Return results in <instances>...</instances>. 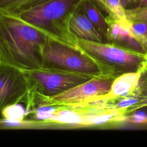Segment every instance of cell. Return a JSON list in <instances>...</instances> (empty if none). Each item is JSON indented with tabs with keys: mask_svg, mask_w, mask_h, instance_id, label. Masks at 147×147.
Segmentation results:
<instances>
[{
	"mask_svg": "<svg viewBox=\"0 0 147 147\" xmlns=\"http://www.w3.org/2000/svg\"><path fill=\"white\" fill-rule=\"evenodd\" d=\"M114 78L111 76L94 77L61 93L40 99L33 109L42 105H63L73 107L84 105L96 98L108 93Z\"/></svg>",
	"mask_w": 147,
	"mask_h": 147,
	"instance_id": "cell-6",
	"label": "cell"
},
{
	"mask_svg": "<svg viewBox=\"0 0 147 147\" xmlns=\"http://www.w3.org/2000/svg\"><path fill=\"white\" fill-rule=\"evenodd\" d=\"M136 3L137 4V6H147V0H135Z\"/></svg>",
	"mask_w": 147,
	"mask_h": 147,
	"instance_id": "cell-19",
	"label": "cell"
},
{
	"mask_svg": "<svg viewBox=\"0 0 147 147\" xmlns=\"http://www.w3.org/2000/svg\"><path fill=\"white\" fill-rule=\"evenodd\" d=\"M143 71H147V53H146V61H145V66Z\"/></svg>",
	"mask_w": 147,
	"mask_h": 147,
	"instance_id": "cell-20",
	"label": "cell"
},
{
	"mask_svg": "<svg viewBox=\"0 0 147 147\" xmlns=\"http://www.w3.org/2000/svg\"><path fill=\"white\" fill-rule=\"evenodd\" d=\"M29 92L24 72L0 63V113L10 105L25 103Z\"/></svg>",
	"mask_w": 147,
	"mask_h": 147,
	"instance_id": "cell-7",
	"label": "cell"
},
{
	"mask_svg": "<svg viewBox=\"0 0 147 147\" xmlns=\"http://www.w3.org/2000/svg\"><path fill=\"white\" fill-rule=\"evenodd\" d=\"M86 0H26L9 14L40 29L50 37L75 47L78 38L70 31L69 22Z\"/></svg>",
	"mask_w": 147,
	"mask_h": 147,
	"instance_id": "cell-2",
	"label": "cell"
},
{
	"mask_svg": "<svg viewBox=\"0 0 147 147\" xmlns=\"http://www.w3.org/2000/svg\"><path fill=\"white\" fill-rule=\"evenodd\" d=\"M24 72L29 87V92L25 102L26 114L40 99L52 96L98 76L50 68Z\"/></svg>",
	"mask_w": 147,
	"mask_h": 147,
	"instance_id": "cell-4",
	"label": "cell"
},
{
	"mask_svg": "<svg viewBox=\"0 0 147 147\" xmlns=\"http://www.w3.org/2000/svg\"><path fill=\"white\" fill-rule=\"evenodd\" d=\"M49 37L9 13H0V63L30 71L42 68V52Z\"/></svg>",
	"mask_w": 147,
	"mask_h": 147,
	"instance_id": "cell-1",
	"label": "cell"
},
{
	"mask_svg": "<svg viewBox=\"0 0 147 147\" xmlns=\"http://www.w3.org/2000/svg\"><path fill=\"white\" fill-rule=\"evenodd\" d=\"M133 36L144 47L147 51V22L144 21H129Z\"/></svg>",
	"mask_w": 147,
	"mask_h": 147,
	"instance_id": "cell-15",
	"label": "cell"
},
{
	"mask_svg": "<svg viewBox=\"0 0 147 147\" xmlns=\"http://www.w3.org/2000/svg\"><path fill=\"white\" fill-rule=\"evenodd\" d=\"M105 20L108 25L107 41H114L113 42L146 53L143 45L133 36L127 19L115 20L107 16Z\"/></svg>",
	"mask_w": 147,
	"mask_h": 147,
	"instance_id": "cell-9",
	"label": "cell"
},
{
	"mask_svg": "<svg viewBox=\"0 0 147 147\" xmlns=\"http://www.w3.org/2000/svg\"><path fill=\"white\" fill-rule=\"evenodd\" d=\"M95 4L99 5L108 16L115 20H126L125 9L120 0H92Z\"/></svg>",
	"mask_w": 147,
	"mask_h": 147,
	"instance_id": "cell-13",
	"label": "cell"
},
{
	"mask_svg": "<svg viewBox=\"0 0 147 147\" xmlns=\"http://www.w3.org/2000/svg\"><path fill=\"white\" fill-rule=\"evenodd\" d=\"M121 2L122 5V6H123V7L125 9L127 8L128 6L133 5V4H136L135 2V0H120Z\"/></svg>",
	"mask_w": 147,
	"mask_h": 147,
	"instance_id": "cell-18",
	"label": "cell"
},
{
	"mask_svg": "<svg viewBox=\"0 0 147 147\" xmlns=\"http://www.w3.org/2000/svg\"><path fill=\"white\" fill-rule=\"evenodd\" d=\"M126 18L129 21H144L147 22V6H136L125 9Z\"/></svg>",
	"mask_w": 147,
	"mask_h": 147,
	"instance_id": "cell-16",
	"label": "cell"
},
{
	"mask_svg": "<svg viewBox=\"0 0 147 147\" xmlns=\"http://www.w3.org/2000/svg\"><path fill=\"white\" fill-rule=\"evenodd\" d=\"M78 43L84 52L115 77L127 72H142L144 68L146 53L114 42H99L78 38Z\"/></svg>",
	"mask_w": 147,
	"mask_h": 147,
	"instance_id": "cell-5",
	"label": "cell"
},
{
	"mask_svg": "<svg viewBox=\"0 0 147 147\" xmlns=\"http://www.w3.org/2000/svg\"><path fill=\"white\" fill-rule=\"evenodd\" d=\"M82 8L87 17L98 28L107 42L108 25L105 17L96 5L92 0H86L82 5Z\"/></svg>",
	"mask_w": 147,
	"mask_h": 147,
	"instance_id": "cell-11",
	"label": "cell"
},
{
	"mask_svg": "<svg viewBox=\"0 0 147 147\" xmlns=\"http://www.w3.org/2000/svg\"><path fill=\"white\" fill-rule=\"evenodd\" d=\"M146 53H147V51H146Z\"/></svg>",
	"mask_w": 147,
	"mask_h": 147,
	"instance_id": "cell-22",
	"label": "cell"
},
{
	"mask_svg": "<svg viewBox=\"0 0 147 147\" xmlns=\"http://www.w3.org/2000/svg\"><path fill=\"white\" fill-rule=\"evenodd\" d=\"M69 28L71 32L78 38L94 42H106L98 28L87 17L82 6L71 18Z\"/></svg>",
	"mask_w": 147,
	"mask_h": 147,
	"instance_id": "cell-10",
	"label": "cell"
},
{
	"mask_svg": "<svg viewBox=\"0 0 147 147\" xmlns=\"http://www.w3.org/2000/svg\"><path fill=\"white\" fill-rule=\"evenodd\" d=\"M42 68H50L94 76L115 77L79 47L48 37L42 52Z\"/></svg>",
	"mask_w": 147,
	"mask_h": 147,
	"instance_id": "cell-3",
	"label": "cell"
},
{
	"mask_svg": "<svg viewBox=\"0 0 147 147\" xmlns=\"http://www.w3.org/2000/svg\"><path fill=\"white\" fill-rule=\"evenodd\" d=\"M145 124H147V114H146V123Z\"/></svg>",
	"mask_w": 147,
	"mask_h": 147,
	"instance_id": "cell-21",
	"label": "cell"
},
{
	"mask_svg": "<svg viewBox=\"0 0 147 147\" xmlns=\"http://www.w3.org/2000/svg\"><path fill=\"white\" fill-rule=\"evenodd\" d=\"M1 113L3 119L11 122L22 121L26 115V109L20 103L10 105L5 107Z\"/></svg>",
	"mask_w": 147,
	"mask_h": 147,
	"instance_id": "cell-14",
	"label": "cell"
},
{
	"mask_svg": "<svg viewBox=\"0 0 147 147\" xmlns=\"http://www.w3.org/2000/svg\"><path fill=\"white\" fill-rule=\"evenodd\" d=\"M141 73L142 71L127 72L117 76L113 80L108 93L89 103L105 105L132 94L138 85Z\"/></svg>",
	"mask_w": 147,
	"mask_h": 147,
	"instance_id": "cell-8",
	"label": "cell"
},
{
	"mask_svg": "<svg viewBox=\"0 0 147 147\" xmlns=\"http://www.w3.org/2000/svg\"><path fill=\"white\" fill-rule=\"evenodd\" d=\"M26 0H0V13H10Z\"/></svg>",
	"mask_w": 147,
	"mask_h": 147,
	"instance_id": "cell-17",
	"label": "cell"
},
{
	"mask_svg": "<svg viewBox=\"0 0 147 147\" xmlns=\"http://www.w3.org/2000/svg\"><path fill=\"white\" fill-rule=\"evenodd\" d=\"M132 94L137 98V102L126 110V115L147 106V71L142 72L138 85Z\"/></svg>",
	"mask_w": 147,
	"mask_h": 147,
	"instance_id": "cell-12",
	"label": "cell"
}]
</instances>
